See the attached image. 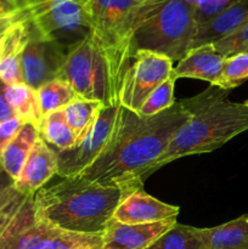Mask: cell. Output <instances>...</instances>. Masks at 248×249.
<instances>
[{
	"label": "cell",
	"mask_w": 248,
	"mask_h": 249,
	"mask_svg": "<svg viewBox=\"0 0 248 249\" xmlns=\"http://www.w3.org/2000/svg\"><path fill=\"white\" fill-rule=\"evenodd\" d=\"M23 18V14L22 11L17 12V14L9 15V16H2L0 17V39L6 34L11 27H14L17 22H19Z\"/></svg>",
	"instance_id": "obj_32"
},
{
	"label": "cell",
	"mask_w": 248,
	"mask_h": 249,
	"mask_svg": "<svg viewBox=\"0 0 248 249\" xmlns=\"http://www.w3.org/2000/svg\"><path fill=\"white\" fill-rule=\"evenodd\" d=\"M12 184H14V180L5 173L1 164H0V196H1L5 192V190L9 189Z\"/></svg>",
	"instance_id": "obj_33"
},
{
	"label": "cell",
	"mask_w": 248,
	"mask_h": 249,
	"mask_svg": "<svg viewBox=\"0 0 248 249\" xmlns=\"http://www.w3.org/2000/svg\"><path fill=\"white\" fill-rule=\"evenodd\" d=\"M28 38L29 24L23 16L0 39V79L6 85L23 83L21 60Z\"/></svg>",
	"instance_id": "obj_16"
},
{
	"label": "cell",
	"mask_w": 248,
	"mask_h": 249,
	"mask_svg": "<svg viewBox=\"0 0 248 249\" xmlns=\"http://www.w3.org/2000/svg\"><path fill=\"white\" fill-rule=\"evenodd\" d=\"M189 118L190 112L180 100L152 117H140L121 105L113 141L79 178L130 190L143 189L146 170L167 150Z\"/></svg>",
	"instance_id": "obj_1"
},
{
	"label": "cell",
	"mask_w": 248,
	"mask_h": 249,
	"mask_svg": "<svg viewBox=\"0 0 248 249\" xmlns=\"http://www.w3.org/2000/svg\"><path fill=\"white\" fill-rule=\"evenodd\" d=\"M5 97L17 118L38 128L43 113L39 107L36 91L24 83L5 85Z\"/></svg>",
	"instance_id": "obj_20"
},
{
	"label": "cell",
	"mask_w": 248,
	"mask_h": 249,
	"mask_svg": "<svg viewBox=\"0 0 248 249\" xmlns=\"http://www.w3.org/2000/svg\"><path fill=\"white\" fill-rule=\"evenodd\" d=\"M175 82L177 80L173 77H170L165 82H163L157 89L153 90L152 94L143 102L138 116L152 117L165 111V109L170 108L177 102L174 97Z\"/></svg>",
	"instance_id": "obj_26"
},
{
	"label": "cell",
	"mask_w": 248,
	"mask_h": 249,
	"mask_svg": "<svg viewBox=\"0 0 248 249\" xmlns=\"http://www.w3.org/2000/svg\"><path fill=\"white\" fill-rule=\"evenodd\" d=\"M57 78L66 80L79 97L99 101L105 107L119 105L106 61L90 33L68 49Z\"/></svg>",
	"instance_id": "obj_8"
},
{
	"label": "cell",
	"mask_w": 248,
	"mask_h": 249,
	"mask_svg": "<svg viewBox=\"0 0 248 249\" xmlns=\"http://www.w3.org/2000/svg\"><path fill=\"white\" fill-rule=\"evenodd\" d=\"M146 249H204L196 228L175 224Z\"/></svg>",
	"instance_id": "obj_24"
},
{
	"label": "cell",
	"mask_w": 248,
	"mask_h": 249,
	"mask_svg": "<svg viewBox=\"0 0 248 249\" xmlns=\"http://www.w3.org/2000/svg\"><path fill=\"white\" fill-rule=\"evenodd\" d=\"M57 155L39 135L22 168L21 174L12 186L22 195H34L57 175Z\"/></svg>",
	"instance_id": "obj_14"
},
{
	"label": "cell",
	"mask_w": 248,
	"mask_h": 249,
	"mask_svg": "<svg viewBox=\"0 0 248 249\" xmlns=\"http://www.w3.org/2000/svg\"><path fill=\"white\" fill-rule=\"evenodd\" d=\"M248 23V0H235L214 18L197 28L191 49L211 44Z\"/></svg>",
	"instance_id": "obj_17"
},
{
	"label": "cell",
	"mask_w": 248,
	"mask_h": 249,
	"mask_svg": "<svg viewBox=\"0 0 248 249\" xmlns=\"http://www.w3.org/2000/svg\"><path fill=\"white\" fill-rule=\"evenodd\" d=\"M121 104L102 106L91 126L74 146L65 151H57L58 172L62 179L79 177L91 167L113 141L118 125Z\"/></svg>",
	"instance_id": "obj_9"
},
{
	"label": "cell",
	"mask_w": 248,
	"mask_h": 249,
	"mask_svg": "<svg viewBox=\"0 0 248 249\" xmlns=\"http://www.w3.org/2000/svg\"><path fill=\"white\" fill-rule=\"evenodd\" d=\"M177 224V218L153 224H122L112 219L100 249H146Z\"/></svg>",
	"instance_id": "obj_13"
},
{
	"label": "cell",
	"mask_w": 248,
	"mask_h": 249,
	"mask_svg": "<svg viewBox=\"0 0 248 249\" xmlns=\"http://www.w3.org/2000/svg\"><path fill=\"white\" fill-rule=\"evenodd\" d=\"M197 28L190 5L184 0H164L135 33V50L152 51L179 62L191 49Z\"/></svg>",
	"instance_id": "obj_6"
},
{
	"label": "cell",
	"mask_w": 248,
	"mask_h": 249,
	"mask_svg": "<svg viewBox=\"0 0 248 249\" xmlns=\"http://www.w3.org/2000/svg\"><path fill=\"white\" fill-rule=\"evenodd\" d=\"M173 68V61L167 56L136 50L122 83L119 104L138 114L153 90L172 77Z\"/></svg>",
	"instance_id": "obj_10"
},
{
	"label": "cell",
	"mask_w": 248,
	"mask_h": 249,
	"mask_svg": "<svg viewBox=\"0 0 248 249\" xmlns=\"http://www.w3.org/2000/svg\"><path fill=\"white\" fill-rule=\"evenodd\" d=\"M180 208L164 203L143 191L135 190L123 198L113 214V220L122 224H153L179 215Z\"/></svg>",
	"instance_id": "obj_12"
},
{
	"label": "cell",
	"mask_w": 248,
	"mask_h": 249,
	"mask_svg": "<svg viewBox=\"0 0 248 249\" xmlns=\"http://www.w3.org/2000/svg\"><path fill=\"white\" fill-rule=\"evenodd\" d=\"M211 44H213L216 51L223 53L226 57L233 53L248 51V23H246L233 33Z\"/></svg>",
	"instance_id": "obj_27"
},
{
	"label": "cell",
	"mask_w": 248,
	"mask_h": 249,
	"mask_svg": "<svg viewBox=\"0 0 248 249\" xmlns=\"http://www.w3.org/2000/svg\"><path fill=\"white\" fill-rule=\"evenodd\" d=\"M5 85L6 84L0 79V123L10 121V119L16 117L11 106L7 102L6 97H5Z\"/></svg>",
	"instance_id": "obj_30"
},
{
	"label": "cell",
	"mask_w": 248,
	"mask_h": 249,
	"mask_svg": "<svg viewBox=\"0 0 248 249\" xmlns=\"http://www.w3.org/2000/svg\"><path fill=\"white\" fill-rule=\"evenodd\" d=\"M23 0H0V17L22 11Z\"/></svg>",
	"instance_id": "obj_31"
},
{
	"label": "cell",
	"mask_w": 248,
	"mask_h": 249,
	"mask_svg": "<svg viewBox=\"0 0 248 249\" xmlns=\"http://www.w3.org/2000/svg\"><path fill=\"white\" fill-rule=\"evenodd\" d=\"M68 49L55 41L36 36L29 27V38L21 60L23 83L38 90L41 85L56 79L65 63Z\"/></svg>",
	"instance_id": "obj_11"
},
{
	"label": "cell",
	"mask_w": 248,
	"mask_h": 249,
	"mask_svg": "<svg viewBox=\"0 0 248 249\" xmlns=\"http://www.w3.org/2000/svg\"><path fill=\"white\" fill-rule=\"evenodd\" d=\"M39 135L49 145H53L57 151H65L73 147L77 141L71 130L63 109L44 114L38 125Z\"/></svg>",
	"instance_id": "obj_21"
},
{
	"label": "cell",
	"mask_w": 248,
	"mask_h": 249,
	"mask_svg": "<svg viewBox=\"0 0 248 249\" xmlns=\"http://www.w3.org/2000/svg\"><path fill=\"white\" fill-rule=\"evenodd\" d=\"M228 90L209 85L196 96L180 100L190 118L174 135L167 150L146 170L148 178L164 165L187 156L213 152L248 131V106L229 99Z\"/></svg>",
	"instance_id": "obj_2"
},
{
	"label": "cell",
	"mask_w": 248,
	"mask_h": 249,
	"mask_svg": "<svg viewBox=\"0 0 248 249\" xmlns=\"http://www.w3.org/2000/svg\"><path fill=\"white\" fill-rule=\"evenodd\" d=\"M235 0H196L194 6L195 18L198 26L211 21L212 18L225 10Z\"/></svg>",
	"instance_id": "obj_28"
},
{
	"label": "cell",
	"mask_w": 248,
	"mask_h": 249,
	"mask_svg": "<svg viewBox=\"0 0 248 249\" xmlns=\"http://www.w3.org/2000/svg\"><path fill=\"white\" fill-rule=\"evenodd\" d=\"M164 0H88L90 36L104 56L116 92L135 53L134 36Z\"/></svg>",
	"instance_id": "obj_4"
},
{
	"label": "cell",
	"mask_w": 248,
	"mask_h": 249,
	"mask_svg": "<svg viewBox=\"0 0 248 249\" xmlns=\"http://www.w3.org/2000/svg\"><path fill=\"white\" fill-rule=\"evenodd\" d=\"M104 105L99 101L77 97L63 111L71 130L78 141L87 134Z\"/></svg>",
	"instance_id": "obj_23"
},
{
	"label": "cell",
	"mask_w": 248,
	"mask_h": 249,
	"mask_svg": "<svg viewBox=\"0 0 248 249\" xmlns=\"http://www.w3.org/2000/svg\"><path fill=\"white\" fill-rule=\"evenodd\" d=\"M23 124V122L19 118H17V117L10 119V121L0 123V157H1L6 146L11 142L12 139L21 130Z\"/></svg>",
	"instance_id": "obj_29"
},
{
	"label": "cell",
	"mask_w": 248,
	"mask_h": 249,
	"mask_svg": "<svg viewBox=\"0 0 248 249\" xmlns=\"http://www.w3.org/2000/svg\"><path fill=\"white\" fill-rule=\"evenodd\" d=\"M102 235L65 231L41 218L34 195L10 186L0 196V249H100Z\"/></svg>",
	"instance_id": "obj_5"
},
{
	"label": "cell",
	"mask_w": 248,
	"mask_h": 249,
	"mask_svg": "<svg viewBox=\"0 0 248 249\" xmlns=\"http://www.w3.org/2000/svg\"><path fill=\"white\" fill-rule=\"evenodd\" d=\"M245 105H246V106H248V100H246V101H245Z\"/></svg>",
	"instance_id": "obj_34"
},
{
	"label": "cell",
	"mask_w": 248,
	"mask_h": 249,
	"mask_svg": "<svg viewBox=\"0 0 248 249\" xmlns=\"http://www.w3.org/2000/svg\"><path fill=\"white\" fill-rule=\"evenodd\" d=\"M22 14L36 36L67 49L90 33L88 0H23Z\"/></svg>",
	"instance_id": "obj_7"
},
{
	"label": "cell",
	"mask_w": 248,
	"mask_h": 249,
	"mask_svg": "<svg viewBox=\"0 0 248 249\" xmlns=\"http://www.w3.org/2000/svg\"><path fill=\"white\" fill-rule=\"evenodd\" d=\"M135 190L104 185L83 178H66L34 194L41 218L65 231L102 235L124 197Z\"/></svg>",
	"instance_id": "obj_3"
},
{
	"label": "cell",
	"mask_w": 248,
	"mask_h": 249,
	"mask_svg": "<svg viewBox=\"0 0 248 249\" xmlns=\"http://www.w3.org/2000/svg\"><path fill=\"white\" fill-rule=\"evenodd\" d=\"M204 249H248V214L214 228H196Z\"/></svg>",
	"instance_id": "obj_18"
},
{
	"label": "cell",
	"mask_w": 248,
	"mask_h": 249,
	"mask_svg": "<svg viewBox=\"0 0 248 249\" xmlns=\"http://www.w3.org/2000/svg\"><path fill=\"white\" fill-rule=\"evenodd\" d=\"M248 80V51L228 56L223 72L214 85L223 90L231 91Z\"/></svg>",
	"instance_id": "obj_25"
},
{
	"label": "cell",
	"mask_w": 248,
	"mask_h": 249,
	"mask_svg": "<svg viewBox=\"0 0 248 249\" xmlns=\"http://www.w3.org/2000/svg\"><path fill=\"white\" fill-rule=\"evenodd\" d=\"M225 60L226 56L216 51L213 44H204L187 51L177 67L173 68L172 77L175 80L179 78L199 79L214 85L223 72Z\"/></svg>",
	"instance_id": "obj_15"
},
{
	"label": "cell",
	"mask_w": 248,
	"mask_h": 249,
	"mask_svg": "<svg viewBox=\"0 0 248 249\" xmlns=\"http://www.w3.org/2000/svg\"><path fill=\"white\" fill-rule=\"evenodd\" d=\"M39 138V130L34 124L24 123L21 130L6 146L0 157V164L12 180H16Z\"/></svg>",
	"instance_id": "obj_19"
},
{
	"label": "cell",
	"mask_w": 248,
	"mask_h": 249,
	"mask_svg": "<svg viewBox=\"0 0 248 249\" xmlns=\"http://www.w3.org/2000/svg\"><path fill=\"white\" fill-rule=\"evenodd\" d=\"M35 91L43 116L58 109H65L73 100L79 97L73 88L60 78L41 85Z\"/></svg>",
	"instance_id": "obj_22"
}]
</instances>
